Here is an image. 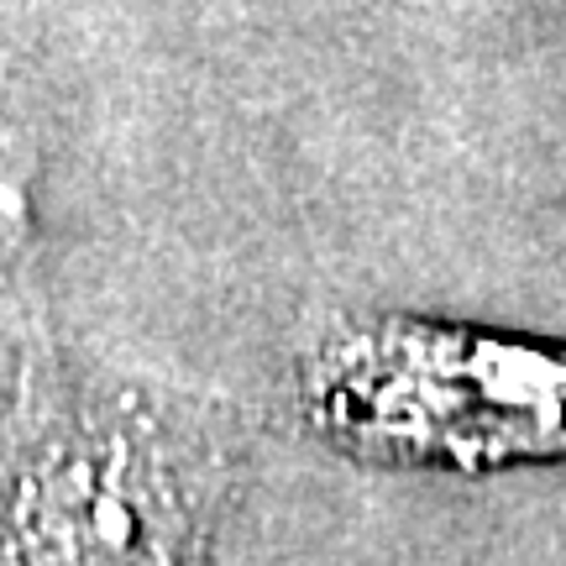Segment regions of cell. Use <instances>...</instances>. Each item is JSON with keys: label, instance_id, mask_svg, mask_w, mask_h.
Instances as JSON below:
<instances>
[{"label": "cell", "instance_id": "obj_1", "mask_svg": "<svg viewBox=\"0 0 566 566\" xmlns=\"http://www.w3.org/2000/svg\"><path fill=\"white\" fill-rule=\"evenodd\" d=\"M331 405L357 441L399 451H566V357L446 331H384L352 346Z\"/></svg>", "mask_w": 566, "mask_h": 566}, {"label": "cell", "instance_id": "obj_2", "mask_svg": "<svg viewBox=\"0 0 566 566\" xmlns=\"http://www.w3.org/2000/svg\"><path fill=\"white\" fill-rule=\"evenodd\" d=\"M195 535L179 472L158 436L122 420L59 430L21 462L11 541L32 562H137L179 556Z\"/></svg>", "mask_w": 566, "mask_h": 566}, {"label": "cell", "instance_id": "obj_3", "mask_svg": "<svg viewBox=\"0 0 566 566\" xmlns=\"http://www.w3.org/2000/svg\"><path fill=\"white\" fill-rule=\"evenodd\" d=\"M27 242V189H21L17 142L0 132V263H11Z\"/></svg>", "mask_w": 566, "mask_h": 566}]
</instances>
